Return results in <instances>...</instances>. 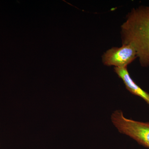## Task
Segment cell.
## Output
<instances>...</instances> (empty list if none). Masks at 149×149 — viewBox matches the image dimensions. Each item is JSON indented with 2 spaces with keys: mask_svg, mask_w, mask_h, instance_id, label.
<instances>
[{
  "mask_svg": "<svg viewBox=\"0 0 149 149\" xmlns=\"http://www.w3.org/2000/svg\"><path fill=\"white\" fill-rule=\"evenodd\" d=\"M138 58L134 47L129 45H122L120 47H113L104 53L102 56L103 64L106 66L123 68Z\"/></svg>",
  "mask_w": 149,
  "mask_h": 149,
  "instance_id": "cell-3",
  "label": "cell"
},
{
  "mask_svg": "<svg viewBox=\"0 0 149 149\" xmlns=\"http://www.w3.org/2000/svg\"><path fill=\"white\" fill-rule=\"evenodd\" d=\"M114 70L118 77L123 81L126 89L133 95L143 99L149 106V93L144 91L135 83L130 76L127 67L114 68Z\"/></svg>",
  "mask_w": 149,
  "mask_h": 149,
  "instance_id": "cell-4",
  "label": "cell"
},
{
  "mask_svg": "<svg viewBox=\"0 0 149 149\" xmlns=\"http://www.w3.org/2000/svg\"><path fill=\"white\" fill-rule=\"evenodd\" d=\"M111 120L120 133L129 136L140 145L149 148V122L128 119L119 110L113 113Z\"/></svg>",
  "mask_w": 149,
  "mask_h": 149,
  "instance_id": "cell-2",
  "label": "cell"
},
{
  "mask_svg": "<svg viewBox=\"0 0 149 149\" xmlns=\"http://www.w3.org/2000/svg\"><path fill=\"white\" fill-rule=\"evenodd\" d=\"M122 45L133 46L142 67H149V6L132 9L120 26Z\"/></svg>",
  "mask_w": 149,
  "mask_h": 149,
  "instance_id": "cell-1",
  "label": "cell"
}]
</instances>
